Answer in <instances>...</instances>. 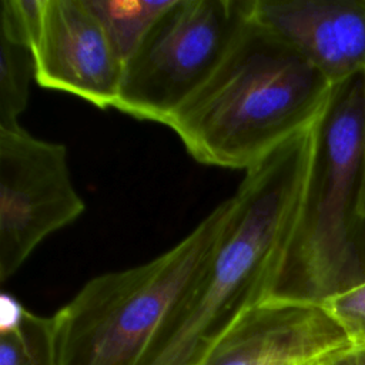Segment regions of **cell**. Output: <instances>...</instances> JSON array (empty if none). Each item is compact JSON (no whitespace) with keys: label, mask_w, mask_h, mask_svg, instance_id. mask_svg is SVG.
Instances as JSON below:
<instances>
[{"label":"cell","mask_w":365,"mask_h":365,"mask_svg":"<svg viewBox=\"0 0 365 365\" xmlns=\"http://www.w3.org/2000/svg\"><path fill=\"white\" fill-rule=\"evenodd\" d=\"M322 115L245 171L208 264L137 365H201L222 335L267 299L299 218Z\"/></svg>","instance_id":"cell-1"},{"label":"cell","mask_w":365,"mask_h":365,"mask_svg":"<svg viewBox=\"0 0 365 365\" xmlns=\"http://www.w3.org/2000/svg\"><path fill=\"white\" fill-rule=\"evenodd\" d=\"M334 86L292 46L247 17L207 81L167 120L204 165L244 173L325 111Z\"/></svg>","instance_id":"cell-2"},{"label":"cell","mask_w":365,"mask_h":365,"mask_svg":"<svg viewBox=\"0 0 365 365\" xmlns=\"http://www.w3.org/2000/svg\"><path fill=\"white\" fill-rule=\"evenodd\" d=\"M365 73L334 86L298 222L265 301L321 305L365 281Z\"/></svg>","instance_id":"cell-3"},{"label":"cell","mask_w":365,"mask_h":365,"mask_svg":"<svg viewBox=\"0 0 365 365\" xmlns=\"http://www.w3.org/2000/svg\"><path fill=\"white\" fill-rule=\"evenodd\" d=\"M231 211L230 197L164 254L87 281L51 317L56 365H137L204 271Z\"/></svg>","instance_id":"cell-4"},{"label":"cell","mask_w":365,"mask_h":365,"mask_svg":"<svg viewBox=\"0 0 365 365\" xmlns=\"http://www.w3.org/2000/svg\"><path fill=\"white\" fill-rule=\"evenodd\" d=\"M247 7L248 0H171L124 63L114 108L165 124L215 70Z\"/></svg>","instance_id":"cell-5"},{"label":"cell","mask_w":365,"mask_h":365,"mask_svg":"<svg viewBox=\"0 0 365 365\" xmlns=\"http://www.w3.org/2000/svg\"><path fill=\"white\" fill-rule=\"evenodd\" d=\"M86 208L63 144L21 125L0 128V281L11 278L37 245Z\"/></svg>","instance_id":"cell-6"},{"label":"cell","mask_w":365,"mask_h":365,"mask_svg":"<svg viewBox=\"0 0 365 365\" xmlns=\"http://www.w3.org/2000/svg\"><path fill=\"white\" fill-rule=\"evenodd\" d=\"M30 51L38 86L115 107L124 64L87 0H43Z\"/></svg>","instance_id":"cell-7"},{"label":"cell","mask_w":365,"mask_h":365,"mask_svg":"<svg viewBox=\"0 0 365 365\" xmlns=\"http://www.w3.org/2000/svg\"><path fill=\"white\" fill-rule=\"evenodd\" d=\"M348 346L322 305L264 301L222 335L201 365H317Z\"/></svg>","instance_id":"cell-8"},{"label":"cell","mask_w":365,"mask_h":365,"mask_svg":"<svg viewBox=\"0 0 365 365\" xmlns=\"http://www.w3.org/2000/svg\"><path fill=\"white\" fill-rule=\"evenodd\" d=\"M250 9L331 86L365 73V0H250Z\"/></svg>","instance_id":"cell-9"},{"label":"cell","mask_w":365,"mask_h":365,"mask_svg":"<svg viewBox=\"0 0 365 365\" xmlns=\"http://www.w3.org/2000/svg\"><path fill=\"white\" fill-rule=\"evenodd\" d=\"M171 0H87L123 64L138 48Z\"/></svg>","instance_id":"cell-10"},{"label":"cell","mask_w":365,"mask_h":365,"mask_svg":"<svg viewBox=\"0 0 365 365\" xmlns=\"http://www.w3.org/2000/svg\"><path fill=\"white\" fill-rule=\"evenodd\" d=\"M31 78V51L0 37V128L20 127L19 115L27 106Z\"/></svg>","instance_id":"cell-11"},{"label":"cell","mask_w":365,"mask_h":365,"mask_svg":"<svg viewBox=\"0 0 365 365\" xmlns=\"http://www.w3.org/2000/svg\"><path fill=\"white\" fill-rule=\"evenodd\" d=\"M53 354L51 317L27 311L20 328L0 332V365H43Z\"/></svg>","instance_id":"cell-12"},{"label":"cell","mask_w":365,"mask_h":365,"mask_svg":"<svg viewBox=\"0 0 365 365\" xmlns=\"http://www.w3.org/2000/svg\"><path fill=\"white\" fill-rule=\"evenodd\" d=\"M43 0H1L0 37L31 50L41 20Z\"/></svg>","instance_id":"cell-13"},{"label":"cell","mask_w":365,"mask_h":365,"mask_svg":"<svg viewBox=\"0 0 365 365\" xmlns=\"http://www.w3.org/2000/svg\"><path fill=\"white\" fill-rule=\"evenodd\" d=\"M321 305L342 328L351 345L365 349V281L329 297Z\"/></svg>","instance_id":"cell-14"},{"label":"cell","mask_w":365,"mask_h":365,"mask_svg":"<svg viewBox=\"0 0 365 365\" xmlns=\"http://www.w3.org/2000/svg\"><path fill=\"white\" fill-rule=\"evenodd\" d=\"M27 309L14 298V295L1 292L0 295V332L14 331L21 327Z\"/></svg>","instance_id":"cell-15"},{"label":"cell","mask_w":365,"mask_h":365,"mask_svg":"<svg viewBox=\"0 0 365 365\" xmlns=\"http://www.w3.org/2000/svg\"><path fill=\"white\" fill-rule=\"evenodd\" d=\"M317 365H365V349L348 346L342 351L331 354Z\"/></svg>","instance_id":"cell-16"},{"label":"cell","mask_w":365,"mask_h":365,"mask_svg":"<svg viewBox=\"0 0 365 365\" xmlns=\"http://www.w3.org/2000/svg\"><path fill=\"white\" fill-rule=\"evenodd\" d=\"M361 217L365 222V141H364V158H362V187H361Z\"/></svg>","instance_id":"cell-17"},{"label":"cell","mask_w":365,"mask_h":365,"mask_svg":"<svg viewBox=\"0 0 365 365\" xmlns=\"http://www.w3.org/2000/svg\"><path fill=\"white\" fill-rule=\"evenodd\" d=\"M43 365H56V361H54V354H53V356L51 358H48Z\"/></svg>","instance_id":"cell-18"}]
</instances>
